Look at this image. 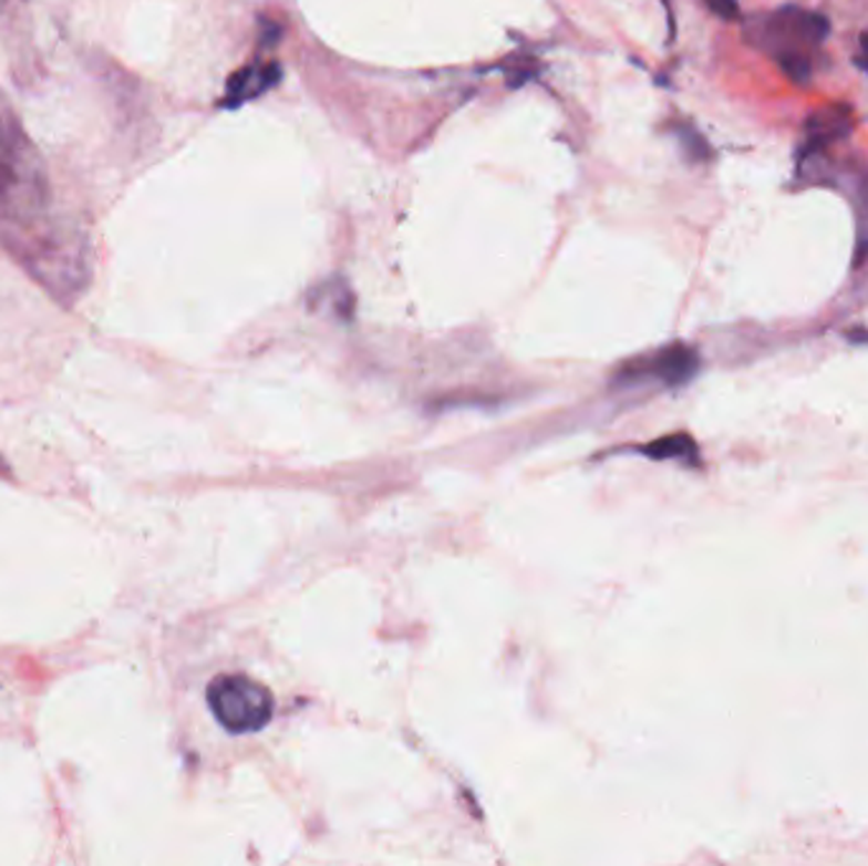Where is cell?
Instances as JSON below:
<instances>
[{
    "label": "cell",
    "mask_w": 868,
    "mask_h": 866,
    "mask_svg": "<svg viewBox=\"0 0 868 866\" xmlns=\"http://www.w3.org/2000/svg\"><path fill=\"white\" fill-rule=\"evenodd\" d=\"M206 699L216 722L234 734L262 730L275 712V699L262 683L239 673L214 679Z\"/></svg>",
    "instance_id": "cell-2"
},
{
    "label": "cell",
    "mask_w": 868,
    "mask_h": 866,
    "mask_svg": "<svg viewBox=\"0 0 868 866\" xmlns=\"http://www.w3.org/2000/svg\"><path fill=\"white\" fill-rule=\"evenodd\" d=\"M858 64L868 72V33H861V56H858Z\"/></svg>",
    "instance_id": "cell-13"
},
{
    "label": "cell",
    "mask_w": 868,
    "mask_h": 866,
    "mask_svg": "<svg viewBox=\"0 0 868 866\" xmlns=\"http://www.w3.org/2000/svg\"><path fill=\"white\" fill-rule=\"evenodd\" d=\"M854 130V107L836 102V105H826L815 110L810 117L805 120V143L803 155L823 153L828 145L846 141Z\"/></svg>",
    "instance_id": "cell-5"
},
{
    "label": "cell",
    "mask_w": 868,
    "mask_h": 866,
    "mask_svg": "<svg viewBox=\"0 0 868 866\" xmlns=\"http://www.w3.org/2000/svg\"><path fill=\"white\" fill-rule=\"evenodd\" d=\"M282 80V69L280 64L269 62L265 66H245L239 69L237 74L231 76L227 84V97L221 100L224 107H239L241 102L255 100L259 94H265L267 90L280 84Z\"/></svg>",
    "instance_id": "cell-6"
},
{
    "label": "cell",
    "mask_w": 868,
    "mask_h": 866,
    "mask_svg": "<svg viewBox=\"0 0 868 866\" xmlns=\"http://www.w3.org/2000/svg\"><path fill=\"white\" fill-rule=\"evenodd\" d=\"M856 206H858V221L868 229V171H861L856 176Z\"/></svg>",
    "instance_id": "cell-10"
},
{
    "label": "cell",
    "mask_w": 868,
    "mask_h": 866,
    "mask_svg": "<svg viewBox=\"0 0 868 866\" xmlns=\"http://www.w3.org/2000/svg\"><path fill=\"white\" fill-rule=\"evenodd\" d=\"M706 8L719 19L724 21H740L742 19V11H740V3L736 0H703Z\"/></svg>",
    "instance_id": "cell-11"
},
{
    "label": "cell",
    "mask_w": 868,
    "mask_h": 866,
    "mask_svg": "<svg viewBox=\"0 0 868 866\" xmlns=\"http://www.w3.org/2000/svg\"><path fill=\"white\" fill-rule=\"evenodd\" d=\"M675 137H679V145L689 163H709L711 161V145L706 137H703L696 127L681 125L675 127Z\"/></svg>",
    "instance_id": "cell-8"
},
{
    "label": "cell",
    "mask_w": 868,
    "mask_h": 866,
    "mask_svg": "<svg viewBox=\"0 0 868 866\" xmlns=\"http://www.w3.org/2000/svg\"><path fill=\"white\" fill-rule=\"evenodd\" d=\"M848 341H854V343H866V346H868V331H854V333H848Z\"/></svg>",
    "instance_id": "cell-14"
},
{
    "label": "cell",
    "mask_w": 868,
    "mask_h": 866,
    "mask_svg": "<svg viewBox=\"0 0 868 866\" xmlns=\"http://www.w3.org/2000/svg\"><path fill=\"white\" fill-rule=\"evenodd\" d=\"M642 453L658 457V461H668V457H675L685 465H699V447L689 435H673L658 440L655 445L642 447Z\"/></svg>",
    "instance_id": "cell-7"
},
{
    "label": "cell",
    "mask_w": 868,
    "mask_h": 866,
    "mask_svg": "<svg viewBox=\"0 0 868 866\" xmlns=\"http://www.w3.org/2000/svg\"><path fill=\"white\" fill-rule=\"evenodd\" d=\"M830 23L826 16L805 11L800 6H783L775 13L765 16V23L750 25V37L754 47H765L767 54L783 59L787 54H807L820 49L828 39Z\"/></svg>",
    "instance_id": "cell-3"
},
{
    "label": "cell",
    "mask_w": 868,
    "mask_h": 866,
    "mask_svg": "<svg viewBox=\"0 0 868 866\" xmlns=\"http://www.w3.org/2000/svg\"><path fill=\"white\" fill-rule=\"evenodd\" d=\"M699 367H701L699 353L693 351L691 346L673 343V346H665L663 351L653 353V357L632 363L630 369H624L622 379L624 381L655 379L665 386H679L696 377Z\"/></svg>",
    "instance_id": "cell-4"
},
{
    "label": "cell",
    "mask_w": 868,
    "mask_h": 866,
    "mask_svg": "<svg viewBox=\"0 0 868 866\" xmlns=\"http://www.w3.org/2000/svg\"><path fill=\"white\" fill-rule=\"evenodd\" d=\"M280 33H282V31H280V25H277L275 21H272V23H267V25H265V39H262L265 47H269V43H272V47H275L277 39H280Z\"/></svg>",
    "instance_id": "cell-12"
},
{
    "label": "cell",
    "mask_w": 868,
    "mask_h": 866,
    "mask_svg": "<svg viewBox=\"0 0 868 866\" xmlns=\"http://www.w3.org/2000/svg\"><path fill=\"white\" fill-rule=\"evenodd\" d=\"M777 64L795 84H800V86L810 84V80H813V56H807V54H787L783 59H777Z\"/></svg>",
    "instance_id": "cell-9"
},
{
    "label": "cell",
    "mask_w": 868,
    "mask_h": 866,
    "mask_svg": "<svg viewBox=\"0 0 868 866\" xmlns=\"http://www.w3.org/2000/svg\"><path fill=\"white\" fill-rule=\"evenodd\" d=\"M49 204V176L39 148L0 92V216L31 221Z\"/></svg>",
    "instance_id": "cell-1"
}]
</instances>
